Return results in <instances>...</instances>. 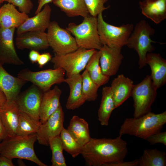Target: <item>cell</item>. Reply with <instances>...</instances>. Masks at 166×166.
Listing matches in <instances>:
<instances>
[{"mask_svg": "<svg viewBox=\"0 0 166 166\" xmlns=\"http://www.w3.org/2000/svg\"><path fill=\"white\" fill-rule=\"evenodd\" d=\"M53 4L69 17L90 15L84 0H53Z\"/></svg>", "mask_w": 166, "mask_h": 166, "instance_id": "cell-27", "label": "cell"}, {"mask_svg": "<svg viewBox=\"0 0 166 166\" xmlns=\"http://www.w3.org/2000/svg\"><path fill=\"white\" fill-rule=\"evenodd\" d=\"M166 123V111L158 114L150 112L137 118H127L119 131L121 136L126 134L145 140L161 131Z\"/></svg>", "mask_w": 166, "mask_h": 166, "instance_id": "cell-2", "label": "cell"}, {"mask_svg": "<svg viewBox=\"0 0 166 166\" xmlns=\"http://www.w3.org/2000/svg\"><path fill=\"white\" fill-rule=\"evenodd\" d=\"M145 140L151 145L161 143L166 145V132H159L153 134L147 138Z\"/></svg>", "mask_w": 166, "mask_h": 166, "instance_id": "cell-36", "label": "cell"}, {"mask_svg": "<svg viewBox=\"0 0 166 166\" xmlns=\"http://www.w3.org/2000/svg\"><path fill=\"white\" fill-rule=\"evenodd\" d=\"M110 166H138V159L129 161H122L112 164Z\"/></svg>", "mask_w": 166, "mask_h": 166, "instance_id": "cell-38", "label": "cell"}, {"mask_svg": "<svg viewBox=\"0 0 166 166\" xmlns=\"http://www.w3.org/2000/svg\"><path fill=\"white\" fill-rule=\"evenodd\" d=\"M12 160L0 154V166H14Z\"/></svg>", "mask_w": 166, "mask_h": 166, "instance_id": "cell-39", "label": "cell"}, {"mask_svg": "<svg viewBox=\"0 0 166 166\" xmlns=\"http://www.w3.org/2000/svg\"><path fill=\"white\" fill-rule=\"evenodd\" d=\"M53 0H38V6L35 11V14H36L40 12L45 5L52 2Z\"/></svg>", "mask_w": 166, "mask_h": 166, "instance_id": "cell-42", "label": "cell"}, {"mask_svg": "<svg viewBox=\"0 0 166 166\" xmlns=\"http://www.w3.org/2000/svg\"><path fill=\"white\" fill-rule=\"evenodd\" d=\"M2 3V1H1V0H0V8H1V4Z\"/></svg>", "mask_w": 166, "mask_h": 166, "instance_id": "cell-44", "label": "cell"}, {"mask_svg": "<svg viewBox=\"0 0 166 166\" xmlns=\"http://www.w3.org/2000/svg\"><path fill=\"white\" fill-rule=\"evenodd\" d=\"M61 93V90L57 86L43 92L39 112L41 123L45 122L61 105L60 99Z\"/></svg>", "mask_w": 166, "mask_h": 166, "instance_id": "cell-20", "label": "cell"}, {"mask_svg": "<svg viewBox=\"0 0 166 166\" xmlns=\"http://www.w3.org/2000/svg\"><path fill=\"white\" fill-rule=\"evenodd\" d=\"M95 49H87L79 47L76 50L64 54L54 53L51 60L54 69L60 68L65 71L67 77L80 74L85 69Z\"/></svg>", "mask_w": 166, "mask_h": 166, "instance_id": "cell-7", "label": "cell"}, {"mask_svg": "<svg viewBox=\"0 0 166 166\" xmlns=\"http://www.w3.org/2000/svg\"><path fill=\"white\" fill-rule=\"evenodd\" d=\"M59 136L64 150L74 158L81 154L83 146L75 140L67 129L63 127Z\"/></svg>", "mask_w": 166, "mask_h": 166, "instance_id": "cell-31", "label": "cell"}, {"mask_svg": "<svg viewBox=\"0 0 166 166\" xmlns=\"http://www.w3.org/2000/svg\"><path fill=\"white\" fill-rule=\"evenodd\" d=\"M52 152V166H66L63 151L64 149L59 136H56L49 141V145Z\"/></svg>", "mask_w": 166, "mask_h": 166, "instance_id": "cell-33", "label": "cell"}, {"mask_svg": "<svg viewBox=\"0 0 166 166\" xmlns=\"http://www.w3.org/2000/svg\"><path fill=\"white\" fill-rule=\"evenodd\" d=\"M64 82L68 85L70 89L66 108L71 110L78 108L86 101L82 91L81 74H78L67 77L65 78Z\"/></svg>", "mask_w": 166, "mask_h": 166, "instance_id": "cell-23", "label": "cell"}, {"mask_svg": "<svg viewBox=\"0 0 166 166\" xmlns=\"http://www.w3.org/2000/svg\"><path fill=\"white\" fill-rule=\"evenodd\" d=\"M64 113L61 105L43 123H41L37 133V140L40 144L48 146L53 138L59 136L64 127Z\"/></svg>", "mask_w": 166, "mask_h": 166, "instance_id": "cell-12", "label": "cell"}, {"mask_svg": "<svg viewBox=\"0 0 166 166\" xmlns=\"http://www.w3.org/2000/svg\"><path fill=\"white\" fill-rule=\"evenodd\" d=\"M47 30L48 42L54 53L64 54L79 48L74 38L69 32L61 27L56 21L51 22Z\"/></svg>", "mask_w": 166, "mask_h": 166, "instance_id": "cell-10", "label": "cell"}, {"mask_svg": "<svg viewBox=\"0 0 166 166\" xmlns=\"http://www.w3.org/2000/svg\"><path fill=\"white\" fill-rule=\"evenodd\" d=\"M7 101L4 93L0 88V109L4 105Z\"/></svg>", "mask_w": 166, "mask_h": 166, "instance_id": "cell-43", "label": "cell"}, {"mask_svg": "<svg viewBox=\"0 0 166 166\" xmlns=\"http://www.w3.org/2000/svg\"><path fill=\"white\" fill-rule=\"evenodd\" d=\"M20 111L15 101H7L0 109V114L8 136H16Z\"/></svg>", "mask_w": 166, "mask_h": 166, "instance_id": "cell-22", "label": "cell"}, {"mask_svg": "<svg viewBox=\"0 0 166 166\" xmlns=\"http://www.w3.org/2000/svg\"><path fill=\"white\" fill-rule=\"evenodd\" d=\"M67 130L75 140L83 146L90 140L89 125L84 119L74 115L71 118Z\"/></svg>", "mask_w": 166, "mask_h": 166, "instance_id": "cell-25", "label": "cell"}, {"mask_svg": "<svg viewBox=\"0 0 166 166\" xmlns=\"http://www.w3.org/2000/svg\"><path fill=\"white\" fill-rule=\"evenodd\" d=\"M37 133L26 135L8 136L0 142V154L10 159L14 158L31 161L39 166H47L37 156L34 145Z\"/></svg>", "mask_w": 166, "mask_h": 166, "instance_id": "cell-3", "label": "cell"}, {"mask_svg": "<svg viewBox=\"0 0 166 166\" xmlns=\"http://www.w3.org/2000/svg\"><path fill=\"white\" fill-rule=\"evenodd\" d=\"M29 18L27 14L18 10L13 4H5L0 9V27L17 29Z\"/></svg>", "mask_w": 166, "mask_h": 166, "instance_id": "cell-21", "label": "cell"}, {"mask_svg": "<svg viewBox=\"0 0 166 166\" xmlns=\"http://www.w3.org/2000/svg\"><path fill=\"white\" fill-rule=\"evenodd\" d=\"M2 3L7 2L18 7L20 12L28 14L32 9L34 4L32 0H1Z\"/></svg>", "mask_w": 166, "mask_h": 166, "instance_id": "cell-35", "label": "cell"}, {"mask_svg": "<svg viewBox=\"0 0 166 166\" xmlns=\"http://www.w3.org/2000/svg\"><path fill=\"white\" fill-rule=\"evenodd\" d=\"M166 154L157 149H147L138 159V166H166Z\"/></svg>", "mask_w": 166, "mask_h": 166, "instance_id": "cell-29", "label": "cell"}, {"mask_svg": "<svg viewBox=\"0 0 166 166\" xmlns=\"http://www.w3.org/2000/svg\"><path fill=\"white\" fill-rule=\"evenodd\" d=\"M7 136L8 135L0 114V142Z\"/></svg>", "mask_w": 166, "mask_h": 166, "instance_id": "cell-41", "label": "cell"}, {"mask_svg": "<svg viewBox=\"0 0 166 166\" xmlns=\"http://www.w3.org/2000/svg\"><path fill=\"white\" fill-rule=\"evenodd\" d=\"M43 93L40 89L33 84L26 91L19 94L15 101L20 111L40 122V109Z\"/></svg>", "mask_w": 166, "mask_h": 166, "instance_id": "cell-11", "label": "cell"}, {"mask_svg": "<svg viewBox=\"0 0 166 166\" xmlns=\"http://www.w3.org/2000/svg\"><path fill=\"white\" fill-rule=\"evenodd\" d=\"M155 33V30L144 20H141L134 27L126 45L129 48L133 49L139 56V68L145 66L146 56L148 53L152 52L155 49L152 43H159L152 40L151 37Z\"/></svg>", "mask_w": 166, "mask_h": 166, "instance_id": "cell-4", "label": "cell"}, {"mask_svg": "<svg viewBox=\"0 0 166 166\" xmlns=\"http://www.w3.org/2000/svg\"><path fill=\"white\" fill-rule=\"evenodd\" d=\"M17 48L38 51L49 47L47 33L41 31H31L17 34L15 39Z\"/></svg>", "mask_w": 166, "mask_h": 166, "instance_id": "cell-15", "label": "cell"}, {"mask_svg": "<svg viewBox=\"0 0 166 166\" xmlns=\"http://www.w3.org/2000/svg\"><path fill=\"white\" fill-rule=\"evenodd\" d=\"M82 88L84 97L86 101H94L97 99L99 87L91 78L86 70L81 74Z\"/></svg>", "mask_w": 166, "mask_h": 166, "instance_id": "cell-32", "label": "cell"}, {"mask_svg": "<svg viewBox=\"0 0 166 166\" xmlns=\"http://www.w3.org/2000/svg\"><path fill=\"white\" fill-rule=\"evenodd\" d=\"M40 54L38 51L31 50L29 54V59L32 64L37 62Z\"/></svg>", "mask_w": 166, "mask_h": 166, "instance_id": "cell-40", "label": "cell"}, {"mask_svg": "<svg viewBox=\"0 0 166 166\" xmlns=\"http://www.w3.org/2000/svg\"><path fill=\"white\" fill-rule=\"evenodd\" d=\"M134 85L132 80L123 74L118 75L112 81L110 87L115 109L131 97Z\"/></svg>", "mask_w": 166, "mask_h": 166, "instance_id": "cell-19", "label": "cell"}, {"mask_svg": "<svg viewBox=\"0 0 166 166\" xmlns=\"http://www.w3.org/2000/svg\"><path fill=\"white\" fill-rule=\"evenodd\" d=\"M97 29L100 38L103 45L110 47H121L126 45L134 26L132 24L115 26L106 22L102 13L97 17Z\"/></svg>", "mask_w": 166, "mask_h": 166, "instance_id": "cell-6", "label": "cell"}, {"mask_svg": "<svg viewBox=\"0 0 166 166\" xmlns=\"http://www.w3.org/2000/svg\"><path fill=\"white\" fill-rule=\"evenodd\" d=\"M128 151L127 142L121 136L114 138H91L82 147L81 153L90 166H110L122 161Z\"/></svg>", "mask_w": 166, "mask_h": 166, "instance_id": "cell-1", "label": "cell"}, {"mask_svg": "<svg viewBox=\"0 0 166 166\" xmlns=\"http://www.w3.org/2000/svg\"><path fill=\"white\" fill-rule=\"evenodd\" d=\"M51 8L49 4H46L42 10L35 15L29 18L17 29V34L31 31L45 32L50 22Z\"/></svg>", "mask_w": 166, "mask_h": 166, "instance_id": "cell-16", "label": "cell"}, {"mask_svg": "<svg viewBox=\"0 0 166 166\" xmlns=\"http://www.w3.org/2000/svg\"><path fill=\"white\" fill-rule=\"evenodd\" d=\"M139 5L142 14L155 24L166 18V0H143Z\"/></svg>", "mask_w": 166, "mask_h": 166, "instance_id": "cell-24", "label": "cell"}, {"mask_svg": "<svg viewBox=\"0 0 166 166\" xmlns=\"http://www.w3.org/2000/svg\"><path fill=\"white\" fill-rule=\"evenodd\" d=\"M146 64L150 66L153 84L157 89L166 83V60L159 53H148Z\"/></svg>", "mask_w": 166, "mask_h": 166, "instance_id": "cell-17", "label": "cell"}, {"mask_svg": "<svg viewBox=\"0 0 166 166\" xmlns=\"http://www.w3.org/2000/svg\"><path fill=\"white\" fill-rule=\"evenodd\" d=\"M115 109V102L110 87H104L102 89V98L97 113L98 120L101 125H108L109 119Z\"/></svg>", "mask_w": 166, "mask_h": 166, "instance_id": "cell-26", "label": "cell"}, {"mask_svg": "<svg viewBox=\"0 0 166 166\" xmlns=\"http://www.w3.org/2000/svg\"><path fill=\"white\" fill-rule=\"evenodd\" d=\"M84 18L78 25L69 23L66 29L74 36L79 48L99 50L103 45L98 33L97 17L90 15Z\"/></svg>", "mask_w": 166, "mask_h": 166, "instance_id": "cell-5", "label": "cell"}, {"mask_svg": "<svg viewBox=\"0 0 166 166\" xmlns=\"http://www.w3.org/2000/svg\"><path fill=\"white\" fill-rule=\"evenodd\" d=\"M109 0H84L87 10L90 16L97 17L100 14L108 9L105 4Z\"/></svg>", "mask_w": 166, "mask_h": 166, "instance_id": "cell-34", "label": "cell"}, {"mask_svg": "<svg viewBox=\"0 0 166 166\" xmlns=\"http://www.w3.org/2000/svg\"><path fill=\"white\" fill-rule=\"evenodd\" d=\"M52 58L51 55L49 52L40 54L37 62L39 67L40 68H42L44 65L51 60Z\"/></svg>", "mask_w": 166, "mask_h": 166, "instance_id": "cell-37", "label": "cell"}, {"mask_svg": "<svg viewBox=\"0 0 166 166\" xmlns=\"http://www.w3.org/2000/svg\"><path fill=\"white\" fill-rule=\"evenodd\" d=\"M16 28H3L0 27V64L16 65L24 64L15 49L14 36Z\"/></svg>", "mask_w": 166, "mask_h": 166, "instance_id": "cell-13", "label": "cell"}, {"mask_svg": "<svg viewBox=\"0 0 166 166\" xmlns=\"http://www.w3.org/2000/svg\"><path fill=\"white\" fill-rule=\"evenodd\" d=\"M41 123L26 113L20 111L16 135H28L37 133Z\"/></svg>", "mask_w": 166, "mask_h": 166, "instance_id": "cell-30", "label": "cell"}, {"mask_svg": "<svg viewBox=\"0 0 166 166\" xmlns=\"http://www.w3.org/2000/svg\"><path fill=\"white\" fill-rule=\"evenodd\" d=\"M121 49L104 45L99 50L100 65L104 75L110 77L117 73L124 58Z\"/></svg>", "mask_w": 166, "mask_h": 166, "instance_id": "cell-14", "label": "cell"}, {"mask_svg": "<svg viewBox=\"0 0 166 166\" xmlns=\"http://www.w3.org/2000/svg\"><path fill=\"white\" fill-rule=\"evenodd\" d=\"M100 52L96 50L85 68L92 80L99 87L107 83L110 77L104 75L100 65Z\"/></svg>", "mask_w": 166, "mask_h": 166, "instance_id": "cell-28", "label": "cell"}, {"mask_svg": "<svg viewBox=\"0 0 166 166\" xmlns=\"http://www.w3.org/2000/svg\"><path fill=\"white\" fill-rule=\"evenodd\" d=\"M157 90L150 75H146L139 83L134 85L131 95L133 100V117H138L151 112L156 98Z\"/></svg>", "mask_w": 166, "mask_h": 166, "instance_id": "cell-8", "label": "cell"}, {"mask_svg": "<svg viewBox=\"0 0 166 166\" xmlns=\"http://www.w3.org/2000/svg\"><path fill=\"white\" fill-rule=\"evenodd\" d=\"M27 82L10 74L0 64V88L7 101H15L21 89Z\"/></svg>", "mask_w": 166, "mask_h": 166, "instance_id": "cell-18", "label": "cell"}, {"mask_svg": "<svg viewBox=\"0 0 166 166\" xmlns=\"http://www.w3.org/2000/svg\"><path fill=\"white\" fill-rule=\"evenodd\" d=\"M65 73L63 69L60 68L36 72L25 69L18 72L17 77L31 82L44 92L50 90L53 85L64 82Z\"/></svg>", "mask_w": 166, "mask_h": 166, "instance_id": "cell-9", "label": "cell"}]
</instances>
